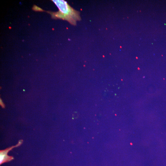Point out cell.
I'll return each mask as SVG.
<instances>
[{"label":"cell","instance_id":"6da1fadb","mask_svg":"<svg viewBox=\"0 0 166 166\" xmlns=\"http://www.w3.org/2000/svg\"><path fill=\"white\" fill-rule=\"evenodd\" d=\"M52 1L59 9L57 12H48L53 18L66 20L73 26L76 25L77 21L81 20L80 12L72 7L66 1L63 0Z\"/></svg>","mask_w":166,"mask_h":166},{"label":"cell","instance_id":"7a4b0ae2","mask_svg":"<svg viewBox=\"0 0 166 166\" xmlns=\"http://www.w3.org/2000/svg\"><path fill=\"white\" fill-rule=\"evenodd\" d=\"M23 140H19L18 144L15 145L13 146L3 150L0 151V164L5 162L10 161L13 160L14 158L12 156H10L7 155L8 152L13 148L18 147L22 143Z\"/></svg>","mask_w":166,"mask_h":166},{"label":"cell","instance_id":"3957f363","mask_svg":"<svg viewBox=\"0 0 166 166\" xmlns=\"http://www.w3.org/2000/svg\"><path fill=\"white\" fill-rule=\"evenodd\" d=\"M0 105H1V106L3 108H4L5 107V105L2 102V100H0Z\"/></svg>","mask_w":166,"mask_h":166}]
</instances>
